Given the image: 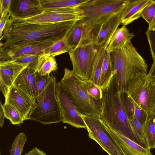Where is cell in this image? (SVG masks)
<instances>
[{
  "mask_svg": "<svg viewBox=\"0 0 155 155\" xmlns=\"http://www.w3.org/2000/svg\"><path fill=\"white\" fill-rule=\"evenodd\" d=\"M77 21L33 23L10 17L0 38V51L15 48L34 42L61 39L67 36Z\"/></svg>",
  "mask_w": 155,
  "mask_h": 155,
  "instance_id": "1",
  "label": "cell"
},
{
  "mask_svg": "<svg viewBox=\"0 0 155 155\" xmlns=\"http://www.w3.org/2000/svg\"><path fill=\"white\" fill-rule=\"evenodd\" d=\"M102 113L100 119L108 127L120 133L144 148H148L133 127L123 108L114 74L108 85L101 89Z\"/></svg>",
  "mask_w": 155,
  "mask_h": 155,
  "instance_id": "2",
  "label": "cell"
},
{
  "mask_svg": "<svg viewBox=\"0 0 155 155\" xmlns=\"http://www.w3.org/2000/svg\"><path fill=\"white\" fill-rule=\"evenodd\" d=\"M111 60L119 91L127 92L131 81L147 75L148 66L131 41L110 52Z\"/></svg>",
  "mask_w": 155,
  "mask_h": 155,
  "instance_id": "3",
  "label": "cell"
},
{
  "mask_svg": "<svg viewBox=\"0 0 155 155\" xmlns=\"http://www.w3.org/2000/svg\"><path fill=\"white\" fill-rule=\"evenodd\" d=\"M59 82L77 110L83 117L100 115L102 112V100H97L89 94L84 81L72 70L66 68L63 77Z\"/></svg>",
  "mask_w": 155,
  "mask_h": 155,
  "instance_id": "4",
  "label": "cell"
},
{
  "mask_svg": "<svg viewBox=\"0 0 155 155\" xmlns=\"http://www.w3.org/2000/svg\"><path fill=\"white\" fill-rule=\"evenodd\" d=\"M57 84L56 78L52 74L43 90L35 97L30 120L44 125L62 122L61 112L56 94Z\"/></svg>",
  "mask_w": 155,
  "mask_h": 155,
  "instance_id": "5",
  "label": "cell"
},
{
  "mask_svg": "<svg viewBox=\"0 0 155 155\" xmlns=\"http://www.w3.org/2000/svg\"><path fill=\"white\" fill-rule=\"evenodd\" d=\"M130 0H88L77 7L83 18L95 25L121 12Z\"/></svg>",
  "mask_w": 155,
  "mask_h": 155,
  "instance_id": "6",
  "label": "cell"
},
{
  "mask_svg": "<svg viewBox=\"0 0 155 155\" xmlns=\"http://www.w3.org/2000/svg\"><path fill=\"white\" fill-rule=\"evenodd\" d=\"M98 48L93 43L71 49L68 52L73 72L84 81L92 79Z\"/></svg>",
  "mask_w": 155,
  "mask_h": 155,
  "instance_id": "7",
  "label": "cell"
},
{
  "mask_svg": "<svg viewBox=\"0 0 155 155\" xmlns=\"http://www.w3.org/2000/svg\"><path fill=\"white\" fill-rule=\"evenodd\" d=\"M83 117L89 137L98 143L103 150L109 155H125L99 116Z\"/></svg>",
  "mask_w": 155,
  "mask_h": 155,
  "instance_id": "8",
  "label": "cell"
},
{
  "mask_svg": "<svg viewBox=\"0 0 155 155\" xmlns=\"http://www.w3.org/2000/svg\"><path fill=\"white\" fill-rule=\"evenodd\" d=\"M147 75L134 78L127 92L133 101L147 114L155 111V84L149 81Z\"/></svg>",
  "mask_w": 155,
  "mask_h": 155,
  "instance_id": "9",
  "label": "cell"
},
{
  "mask_svg": "<svg viewBox=\"0 0 155 155\" xmlns=\"http://www.w3.org/2000/svg\"><path fill=\"white\" fill-rule=\"evenodd\" d=\"M83 18L81 13L77 7L44 9L39 15L20 19L30 23L52 24L78 21Z\"/></svg>",
  "mask_w": 155,
  "mask_h": 155,
  "instance_id": "10",
  "label": "cell"
},
{
  "mask_svg": "<svg viewBox=\"0 0 155 155\" xmlns=\"http://www.w3.org/2000/svg\"><path fill=\"white\" fill-rule=\"evenodd\" d=\"M56 94L61 112L62 122L75 128L87 129L83 117L77 110L60 82H57Z\"/></svg>",
  "mask_w": 155,
  "mask_h": 155,
  "instance_id": "11",
  "label": "cell"
},
{
  "mask_svg": "<svg viewBox=\"0 0 155 155\" xmlns=\"http://www.w3.org/2000/svg\"><path fill=\"white\" fill-rule=\"evenodd\" d=\"M95 25L85 18L77 21L66 36L71 49L94 43L93 30Z\"/></svg>",
  "mask_w": 155,
  "mask_h": 155,
  "instance_id": "12",
  "label": "cell"
},
{
  "mask_svg": "<svg viewBox=\"0 0 155 155\" xmlns=\"http://www.w3.org/2000/svg\"><path fill=\"white\" fill-rule=\"evenodd\" d=\"M59 40L34 42L15 48L0 51V62L18 57L42 55L48 48Z\"/></svg>",
  "mask_w": 155,
  "mask_h": 155,
  "instance_id": "13",
  "label": "cell"
},
{
  "mask_svg": "<svg viewBox=\"0 0 155 155\" xmlns=\"http://www.w3.org/2000/svg\"><path fill=\"white\" fill-rule=\"evenodd\" d=\"M122 11L94 25L93 30L94 43L98 47L107 48L113 35L121 24Z\"/></svg>",
  "mask_w": 155,
  "mask_h": 155,
  "instance_id": "14",
  "label": "cell"
},
{
  "mask_svg": "<svg viewBox=\"0 0 155 155\" xmlns=\"http://www.w3.org/2000/svg\"><path fill=\"white\" fill-rule=\"evenodd\" d=\"M44 11L40 0H11L8 13L10 17L22 19L39 15Z\"/></svg>",
  "mask_w": 155,
  "mask_h": 155,
  "instance_id": "15",
  "label": "cell"
},
{
  "mask_svg": "<svg viewBox=\"0 0 155 155\" xmlns=\"http://www.w3.org/2000/svg\"><path fill=\"white\" fill-rule=\"evenodd\" d=\"M27 67L12 63L8 61L0 62V88L7 101L13 83L20 72Z\"/></svg>",
  "mask_w": 155,
  "mask_h": 155,
  "instance_id": "16",
  "label": "cell"
},
{
  "mask_svg": "<svg viewBox=\"0 0 155 155\" xmlns=\"http://www.w3.org/2000/svg\"><path fill=\"white\" fill-rule=\"evenodd\" d=\"M21 114L24 120H30V114L34 101L24 94L13 85L11 88L7 101Z\"/></svg>",
  "mask_w": 155,
  "mask_h": 155,
  "instance_id": "17",
  "label": "cell"
},
{
  "mask_svg": "<svg viewBox=\"0 0 155 155\" xmlns=\"http://www.w3.org/2000/svg\"><path fill=\"white\" fill-rule=\"evenodd\" d=\"M35 70L26 68L19 74L13 85L35 102L36 96Z\"/></svg>",
  "mask_w": 155,
  "mask_h": 155,
  "instance_id": "18",
  "label": "cell"
},
{
  "mask_svg": "<svg viewBox=\"0 0 155 155\" xmlns=\"http://www.w3.org/2000/svg\"><path fill=\"white\" fill-rule=\"evenodd\" d=\"M106 126L125 155H152L150 148L142 147L121 134Z\"/></svg>",
  "mask_w": 155,
  "mask_h": 155,
  "instance_id": "19",
  "label": "cell"
},
{
  "mask_svg": "<svg viewBox=\"0 0 155 155\" xmlns=\"http://www.w3.org/2000/svg\"><path fill=\"white\" fill-rule=\"evenodd\" d=\"M150 0H130L122 11L121 24L127 25L141 17L142 10Z\"/></svg>",
  "mask_w": 155,
  "mask_h": 155,
  "instance_id": "20",
  "label": "cell"
},
{
  "mask_svg": "<svg viewBox=\"0 0 155 155\" xmlns=\"http://www.w3.org/2000/svg\"><path fill=\"white\" fill-rule=\"evenodd\" d=\"M119 95L123 108L128 119L134 117L143 125L147 114L133 101L127 92L119 91Z\"/></svg>",
  "mask_w": 155,
  "mask_h": 155,
  "instance_id": "21",
  "label": "cell"
},
{
  "mask_svg": "<svg viewBox=\"0 0 155 155\" xmlns=\"http://www.w3.org/2000/svg\"><path fill=\"white\" fill-rule=\"evenodd\" d=\"M134 36V34L130 32L126 26L123 25L116 31L106 49L110 52L131 41V39Z\"/></svg>",
  "mask_w": 155,
  "mask_h": 155,
  "instance_id": "22",
  "label": "cell"
},
{
  "mask_svg": "<svg viewBox=\"0 0 155 155\" xmlns=\"http://www.w3.org/2000/svg\"><path fill=\"white\" fill-rule=\"evenodd\" d=\"M88 0H40L44 9L77 7Z\"/></svg>",
  "mask_w": 155,
  "mask_h": 155,
  "instance_id": "23",
  "label": "cell"
},
{
  "mask_svg": "<svg viewBox=\"0 0 155 155\" xmlns=\"http://www.w3.org/2000/svg\"><path fill=\"white\" fill-rule=\"evenodd\" d=\"M143 126L148 148L150 149H155V112L147 114Z\"/></svg>",
  "mask_w": 155,
  "mask_h": 155,
  "instance_id": "24",
  "label": "cell"
},
{
  "mask_svg": "<svg viewBox=\"0 0 155 155\" xmlns=\"http://www.w3.org/2000/svg\"><path fill=\"white\" fill-rule=\"evenodd\" d=\"M114 74L110 52L106 49L102 66L100 83V87L101 89L108 85Z\"/></svg>",
  "mask_w": 155,
  "mask_h": 155,
  "instance_id": "25",
  "label": "cell"
},
{
  "mask_svg": "<svg viewBox=\"0 0 155 155\" xmlns=\"http://www.w3.org/2000/svg\"><path fill=\"white\" fill-rule=\"evenodd\" d=\"M57 65L54 57L43 54L40 57L36 71L41 75L50 74L52 71L58 69Z\"/></svg>",
  "mask_w": 155,
  "mask_h": 155,
  "instance_id": "26",
  "label": "cell"
},
{
  "mask_svg": "<svg viewBox=\"0 0 155 155\" xmlns=\"http://www.w3.org/2000/svg\"><path fill=\"white\" fill-rule=\"evenodd\" d=\"M71 49L66 36L56 42L46 51L44 54L55 57L61 54L68 52Z\"/></svg>",
  "mask_w": 155,
  "mask_h": 155,
  "instance_id": "27",
  "label": "cell"
},
{
  "mask_svg": "<svg viewBox=\"0 0 155 155\" xmlns=\"http://www.w3.org/2000/svg\"><path fill=\"white\" fill-rule=\"evenodd\" d=\"M107 48L99 47L97 54L91 81L100 87L102 66Z\"/></svg>",
  "mask_w": 155,
  "mask_h": 155,
  "instance_id": "28",
  "label": "cell"
},
{
  "mask_svg": "<svg viewBox=\"0 0 155 155\" xmlns=\"http://www.w3.org/2000/svg\"><path fill=\"white\" fill-rule=\"evenodd\" d=\"M41 56L32 55L20 57L11 59L7 61L14 64L26 66L27 68L36 71Z\"/></svg>",
  "mask_w": 155,
  "mask_h": 155,
  "instance_id": "29",
  "label": "cell"
},
{
  "mask_svg": "<svg viewBox=\"0 0 155 155\" xmlns=\"http://www.w3.org/2000/svg\"><path fill=\"white\" fill-rule=\"evenodd\" d=\"M2 107L5 117L14 125L22 124L24 121L19 112L14 107L8 103H4Z\"/></svg>",
  "mask_w": 155,
  "mask_h": 155,
  "instance_id": "30",
  "label": "cell"
},
{
  "mask_svg": "<svg viewBox=\"0 0 155 155\" xmlns=\"http://www.w3.org/2000/svg\"><path fill=\"white\" fill-rule=\"evenodd\" d=\"M27 140V137L24 133H20L16 137L9 151L10 155H21Z\"/></svg>",
  "mask_w": 155,
  "mask_h": 155,
  "instance_id": "31",
  "label": "cell"
},
{
  "mask_svg": "<svg viewBox=\"0 0 155 155\" xmlns=\"http://www.w3.org/2000/svg\"><path fill=\"white\" fill-rule=\"evenodd\" d=\"M51 78V76H50L49 74L45 75H41L37 71L35 72L36 96L43 90L50 80Z\"/></svg>",
  "mask_w": 155,
  "mask_h": 155,
  "instance_id": "32",
  "label": "cell"
},
{
  "mask_svg": "<svg viewBox=\"0 0 155 155\" xmlns=\"http://www.w3.org/2000/svg\"><path fill=\"white\" fill-rule=\"evenodd\" d=\"M84 81L89 94L97 100H102V93L101 88L91 80Z\"/></svg>",
  "mask_w": 155,
  "mask_h": 155,
  "instance_id": "33",
  "label": "cell"
},
{
  "mask_svg": "<svg viewBox=\"0 0 155 155\" xmlns=\"http://www.w3.org/2000/svg\"><path fill=\"white\" fill-rule=\"evenodd\" d=\"M155 15V1L150 0L143 8L141 13L142 17L149 25Z\"/></svg>",
  "mask_w": 155,
  "mask_h": 155,
  "instance_id": "34",
  "label": "cell"
},
{
  "mask_svg": "<svg viewBox=\"0 0 155 155\" xmlns=\"http://www.w3.org/2000/svg\"><path fill=\"white\" fill-rule=\"evenodd\" d=\"M129 119L137 135L147 145L145 140L143 125L134 117H132Z\"/></svg>",
  "mask_w": 155,
  "mask_h": 155,
  "instance_id": "35",
  "label": "cell"
},
{
  "mask_svg": "<svg viewBox=\"0 0 155 155\" xmlns=\"http://www.w3.org/2000/svg\"><path fill=\"white\" fill-rule=\"evenodd\" d=\"M151 54L153 61H155V29L149 30L146 31Z\"/></svg>",
  "mask_w": 155,
  "mask_h": 155,
  "instance_id": "36",
  "label": "cell"
},
{
  "mask_svg": "<svg viewBox=\"0 0 155 155\" xmlns=\"http://www.w3.org/2000/svg\"><path fill=\"white\" fill-rule=\"evenodd\" d=\"M11 0H0V17L8 13Z\"/></svg>",
  "mask_w": 155,
  "mask_h": 155,
  "instance_id": "37",
  "label": "cell"
},
{
  "mask_svg": "<svg viewBox=\"0 0 155 155\" xmlns=\"http://www.w3.org/2000/svg\"><path fill=\"white\" fill-rule=\"evenodd\" d=\"M10 15L9 13L0 17V37L2 36L5 26L9 21Z\"/></svg>",
  "mask_w": 155,
  "mask_h": 155,
  "instance_id": "38",
  "label": "cell"
},
{
  "mask_svg": "<svg viewBox=\"0 0 155 155\" xmlns=\"http://www.w3.org/2000/svg\"><path fill=\"white\" fill-rule=\"evenodd\" d=\"M146 77L149 81L155 84V61H153Z\"/></svg>",
  "mask_w": 155,
  "mask_h": 155,
  "instance_id": "39",
  "label": "cell"
},
{
  "mask_svg": "<svg viewBox=\"0 0 155 155\" xmlns=\"http://www.w3.org/2000/svg\"><path fill=\"white\" fill-rule=\"evenodd\" d=\"M28 153L29 155H47L43 151L37 147L34 148Z\"/></svg>",
  "mask_w": 155,
  "mask_h": 155,
  "instance_id": "40",
  "label": "cell"
},
{
  "mask_svg": "<svg viewBox=\"0 0 155 155\" xmlns=\"http://www.w3.org/2000/svg\"><path fill=\"white\" fill-rule=\"evenodd\" d=\"M0 126L2 127L4 124V119L5 117L1 101L0 103Z\"/></svg>",
  "mask_w": 155,
  "mask_h": 155,
  "instance_id": "41",
  "label": "cell"
},
{
  "mask_svg": "<svg viewBox=\"0 0 155 155\" xmlns=\"http://www.w3.org/2000/svg\"><path fill=\"white\" fill-rule=\"evenodd\" d=\"M155 29V15L151 23L149 25L147 29L149 30Z\"/></svg>",
  "mask_w": 155,
  "mask_h": 155,
  "instance_id": "42",
  "label": "cell"
},
{
  "mask_svg": "<svg viewBox=\"0 0 155 155\" xmlns=\"http://www.w3.org/2000/svg\"><path fill=\"white\" fill-rule=\"evenodd\" d=\"M24 155H29L28 154V153H26V154H24Z\"/></svg>",
  "mask_w": 155,
  "mask_h": 155,
  "instance_id": "43",
  "label": "cell"
},
{
  "mask_svg": "<svg viewBox=\"0 0 155 155\" xmlns=\"http://www.w3.org/2000/svg\"><path fill=\"white\" fill-rule=\"evenodd\" d=\"M0 155H1V154H0Z\"/></svg>",
  "mask_w": 155,
  "mask_h": 155,
  "instance_id": "44",
  "label": "cell"
},
{
  "mask_svg": "<svg viewBox=\"0 0 155 155\" xmlns=\"http://www.w3.org/2000/svg\"></svg>",
  "mask_w": 155,
  "mask_h": 155,
  "instance_id": "45",
  "label": "cell"
}]
</instances>
